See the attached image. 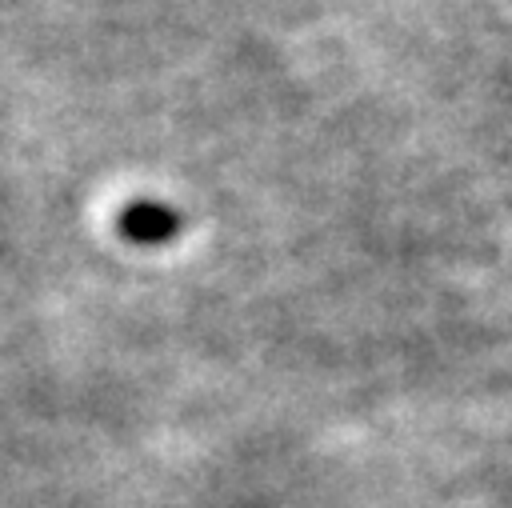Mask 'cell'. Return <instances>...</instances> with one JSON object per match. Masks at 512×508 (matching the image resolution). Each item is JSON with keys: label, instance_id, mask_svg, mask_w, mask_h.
I'll use <instances>...</instances> for the list:
<instances>
[{"label": "cell", "instance_id": "1", "mask_svg": "<svg viewBox=\"0 0 512 508\" xmlns=\"http://www.w3.org/2000/svg\"><path fill=\"white\" fill-rule=\"evenodd\" d=\"M120 228L128 240H140V244H156V240H168L176 232V212L164 208V204H132L124 216H120Z\"/></svg>", "mask_w": 512, "mask_h": 508}]
</instances>
